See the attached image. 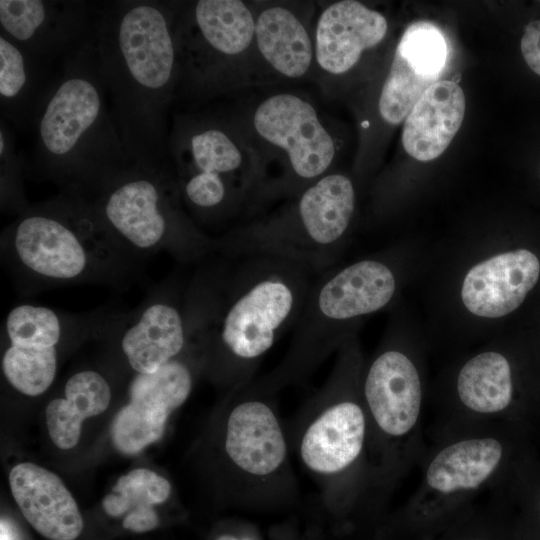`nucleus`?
Segmentation results:
<instances>
[{
    "instance_id": "obj_1",
    "label": "nucleus",
    "mask_w": 540,
    "mask_h": 540,
    "mask_svg": "<svg viewBox=\"0 0 540 540\" xmlns=\"http://www.w3.org/2000/svg\"><path fill=\"white\" fill-rule=\"evenodd\" d=\"M180 4L97 1L93 36L111 119L130 161L168 158L167 111L180 80Z\"/></svg>"
},
{
    "instance_id": "obj_2",
    "label": "nucleus",
    "mask_w": 540,
    "mask_h": 540,
    "mask_svg": "<svg viewBox=\"0 0 540 540\" xmlns=\"http://www.w3.org/2000/svg\"><path fill=\"white\" fill-rule=\"evenodd\" d=\"M196 279L206 364L229 392L254 379L276 341L294 327L315 273L265 255L225 257Z\"/></svg>"
},
{
    "instance_id": "obj_3",
    "label": "nucleus",
    "mask_w": 540,
    "mask_h": 540,
    "mask_svg": "<svg viewBox=\"0 0 540 540\" xmlns=\"http://www.w3.org/2000/svg\"><path fill=\"white\" fill-rule=\"evenodd\" d=\"M30 129L34 173L62 191L81 193L130 161L111 119L93 32L54 67Z\"/></svg>"
},
{
    "instance_id": "obj_4",
    "label": "nucleus",
    "mask_w": 540,
    "mask_h": 540,
    "mask_svg": "<svg viewBox=\"0 0 540 540\" xmlns=\"http://www.w3.org/2000/svg\"><path fill=\"white\" fill-rule=\"evenodd\" d=\"M365 359L356 334L336 353L323 385L285 424L290 447L334 514L366 507L369 426L361 392Z\"/></svg>"
},
{
    "instance_id": "obj_5",
    "label": "nucleus",
    "mask_w": 540,
    "mask_h": 540,
    "mask_svg": "<svg viewBox=\"0 0 540 540\" xmlns=\"http://www.w3.org/2000/svg\"><path fill=\"white\" fill-rule=\"evenodd\" d=\"M513 422H489L429 434L417 487L397 513L405 531L451 523L481 496L506 485L514 471Z\"/></svg>"
},
{
    "instance_id": "obj_6",
    "label": "nucleus",
    "mask_w": 540,
    "mask_h": 540,
    "mask_svg": "<svg viewBox=\"0 0 540 540\" xmlns=\"http://www.w3.org/2000/svg\"><path fill=\"white\" fill-rule=\"evenodd\" d=\"M1 242L13 269L43 285L115 277L127 261L89 204L70 191L28 206Z\"/></svg>"
},
{
    "instance_id": "obj_7",
    "label": "nucleus",
    "mask_w": 540,
    "mask_h": 540,
    "mask_svg": "<svg viewBox=\"0 0 540 540\" xmlns=\"http://www.w3.org/2000/svg\"><path fill=\"white\" fill-rule=\"evenodd\" d=\"M361 392L369 426L366 507H381L420 464L424 437V377L412 348L389 337L364 364Z\"/></svg>"
},
{
    "instance_id": "obj_8",
    "label": "nucleus",
    "mask_w": 540,
    "mask_h": 540,
    "mask_svg": "<svg viewBox=\"0 0 540 540\" xmlns=\"http://www.w3.org/2000/svg\"><path fill=\"white\" fill-rule=\"evenodd\" d=\"M398 289L394 264L368 257L317 274L293 327L286 354L261 378L273 390L301 385L356 334L355 325L391 303Z\"/></svg>"
},
{
    "instance_id": "obj_9",
    "label": "nucleus",
    "mask_w": 540,
    "mask_h": 540,
    "mask_svg": "<svg viewBox=\"0 0 540 540\" xmlns=\"http://www.w3.org/2000/svg\"><path fill=\"white\" fill-rule=\"evenodd\" d=\"M76 194L127 253L166 250L180 261L190 262L215 251L216 241L201 233L182 212L168 162H126Z\"/></svg>"
},
{
    "instance_id": "obj_10",
    "label": "nucleus",
    "mask_w": 540,
    "mask_h": 540,
    "mask_svg": "<svg viewBox=\"0 0 540 540\" xmlns=\"http://www.w3.org/2000/svg\"><path fill=\"white\" fill-rule=\"evenodd\" d=\"M278 394L260 377L229 392L221 448L230 495L244 506L291 503L300 496Z\"/></svg>"
},
{
    "instance_id": "obj_11",
    "label": "nucleus",
    "mask_w": 540,
    "mask_h": 540,
    "mask_svg": "<svg viewBox=\"0 0 540 540\" xmlns=\"http://www.w3.org/2000/svg\"><path fill=\"white\" fill-rule=\"evenodd\" d=\"M83 320L46 306L13 307L2 326L8 343L2 371L8 383L26 396L43 394L57 373L58 346L68 331Z\"/></svg>"
},
{
    "instance_id": "obj_12",
    "label": "nucleus",
    "mask_w": 540,
    "mask_h": 540,
    "mask_svg": "<svg viewBox=\"0 0 540 540\" xmlns=\"http://www.w3.org/2000/svg\"><path fill=\"white\" fill-rule=\"evenodd\" d=\"M96 2L0 0V34L55 67L94 28Z\"/></svg>"
},
{
    "instance_id": "obj_13",
    "label": "nucleus",
    "mask_w": 540,
    "mask_h": 540,
    "mask_svg": "<svg viewBox=\"0 0 540 540\" xmlns=\"http://www.w3.org/2000/svg\"><path fill=\"white\" fill-rule=\"evenodd\" d=\"M168 155L181 199L201 216L220 213L232 199L229 179L242 164L238 146L222 129L206 127L168 137Z\"/></svg>"
},
{
    "instance_id": "obj_14",
    "label": "nucleus",
    "mask_w": 540,
    "mask_h": 540,
    "mask_svg": "<svg viewBox=\"0 0 540 540\" xmlns=\"http://www.w3.org/2000/svg\"><path fill=\"white\" fill-rule=\"evenodd\" d=\"M121 326L125 327L121 349L137 374L156 372L201 338L199 316L188 297L181 305L170 297L157 296Z\"/></svg>"
},
{
    "instance_id": "obj_15",
    "label": "nucleus",
    "mask_w": 540,
    "mask_h": 540,
    "mask_svg": "<svg viewBox=\"0 0 540 540\" xmlns=\"http://www.w3.org/2000/svg\"><path fill=\"white\" fill-rule=\"evenodd\" d=\"M253 120L261 137L287 153L298 178L316 179L330 166L333 139L309 102L293 94H276L258 106Z\"/></svg>"
},
{
    "instance_id": "obj_16",
    "label": "nucleus",
    "mask_w": 540,
    "mask_h": 540,
    "mask_svg": "<svg viewBox=\"0 0 540 540\" xmlns=\"http://www.w3.org/2000/svg\"><path fill=\"white\" fill-rule=\"evenodd\" d=\"M447 39L433 23L418 21L404 31L384 82L379 112L389 124H400L421 97L446 69Z\"/></svg>"
},
{
    "instance_id": "obj_17",
    "label": "nucleus",
    "mask_w": 540,
    "mask_h": 540,
    "mask_svg": "<svg viewBox=\"0 0 540 540\" xmlns=\"http://www.w3.org/2000/svg\"><path fill=\"white\" fill-rule=\"evenodd\" d=\"M540 260L529 249L501 252L473 265L461 285V301L471 314L500 318L516 310L536 286Z\"/></svg>"
},
{
    "instance_id": "obj_18",
    "label": "nucleus",
    "mask_w": 540,
    "mask_h": 540,
    "mask_svg": "<svg viewBox=\"0 0 540 540\" xmlns=\"http://www.w3.org/2000/svg\"><path fill=\"white\" fill-rule=\"evenodd\" d=\"M15 502L28 523L50 540H75L83 519L71 493L51 471L20 463L9 474Z\"/></svg>"
},
{
    "instance_id": "obj_19",
    "label": "nucleus",
    "mask_w": 540,
    "mask_h": 540,
    "mask_svg": "<svg viewBox=\"0 0 540 540\" xmlns=\"http://www.w3.org/2000/svg\"><path fill=\"white\" fill-rule=\"evenodd\" d=\"M387 28L382 14L358 1L329 5L316 26L315 55L319 66L335 75L349 71L365 50L384 39Z\"/></svg>"
},
{
    "instance_id": "obj_20",
    "label": "nucleus",
    "mask_w": 540,
    "mask_h": 540,
    "mask_svg": "<svg viewBox=\"0 0 540 540\" xmlns=\"http://www.w3.org/2000/svg\"><path fill=\"white\" fill-rule=\"evenodd\" d=\"M465 113V96L455 82L439 80L430 86L405 118L402 144L418 161L440 156L458 132Z\"/></svg>"
},
{
    "instance_id": "obj_21",
    "label": "nucleus",
    "mask_w": 540,
    "mask_h": 540,
    "mask_svg": "<svg viewBox=\"0 0 540 540\" xmlns=\"http://www.w3.org/2000/svg\"><path fill=\"white\" fill-rule=\"evenodd\" d=\"M53 70L0 34L1 119L17 129L31 128Z\"/></svg>"
},
{
    "instance_id": "obj_22",
    "label": "nucleus",
    "mask_w": 540,
    "mask_h": 540,
    "mask_svg": "<svg viewBox=\"0 0 540 540\" xmlns=\"http://www.w3.org/2000/svg\"><path fill=\"white\" fill-rule=\"evenodd\" d=\"M111 389L99 372L84 370L72 375L64 387V398L46 407V423L52 442L71 449L79 441L83 420L103 413L109 406Z\"/></svg>"
},
{
    "instance_id": "obj_23",
    "label": "nucleus",
    "mask_w": 540,
    "mask_h": 540,
    "mask_svg": "<svg viewBox=\"0 0 540 540\" xmlns=\"http://www.w3.org/2000/svg\"><path fill=\"white\" fill-rule=\"evenodd\" d=\"M255 38L264 59L280 74L302 77L309 69L313 51L309 35L290 10L272 6L256 19Z\"/></svg>"
},
{
    "instance_id": "obj_24",
    "label": "nucleus",
    "mask_w": 540,
    "mask_h": 540,
    "mask_svg": "<svg viewBox=\"0 0 540 540\" xmlns=\"http://www.w3.org/2000/svg\"><path fill=\"white\" fill-rule=\"evenodd\" d=\"M170 493L167 479L148 469H135L118 479L102 506L108 515L118 517L133 510L153 508L165 502Z\"/></svg>"
},
{
    "instance_id": "obj_25",
    "label": "nucleus",
    "mask_w": 540,
    "mask_h": 540,
    "mask_svg": "<svg viewBox=\"0 0 540 540\" xmlns=\"http://www.w3.org/2000/svg\"><path fill=\"white\" fill-rule=\"evenodd\" d=\"M167 419L147 412L130 402L116 414L111 437L117 450L135 454L163 435Z\"/></svg>"
},
{
    "instance_id": "obj_26",
    "label": "nucleus",
    "mask_w": 540,
    "mask_h": 540,
    "mask_svg": "<svg viewBox=\"0 0 540 540\" xmlns=\"http://www.w3.org/2000/svg\"><path fill=\"white\" fill-rule=\"evenodd\" d=\"M25 164L16 151L15 138L8 123L1 119L0 125V169L2 205H9L24 211L26 204L22 193V173Z\"/></svg>"
},
{
    "instance_id": "obj_27",
    "label": "nucleus",
    "mask_w": 540,
    "mask_h": 540,
    "mask_svg": "<svg viewBox=\"0 0 540 540\" xmlns=\"http://www.w3.org/2000/svg\"><path fill=\"white\" fill-rule=\"evenodd\" d=\"M520 48L527 65L540 76V20L525 26Z\"/></svg>"
},
{
    "instance_id": "obj_28",
    "label": "nucleus",
    "mask_w": 540,
    "mask_h": 540,
    "mask_svg": "<svg viewBox=\"0 0 540 540\" xmlns=\"http://www.w3.org/2000/svg\"><path fill=\"white\" fill-rule=\"evenodd\" d=\"M158 516L153 508L133 510L126 514L123 527L133 532H147L158 525Z\"/></svg>"
},
{
    "instance_id": "obj_29",
    "label": "nucleus",
    "mask_w": 540,
    "mask_h": 540,
    "mask_svg": "<svg viewBox=\"0 0 540 540\" xmlns=\"http://www.w3.org/2000/svg\"><path fill=\"white\" fill-rule=\"evenodd\" d=\"M215 540H258L256 536L244 534L242 536H235L232 534L219 535Z\"/></svg>"
}]
</instances>
